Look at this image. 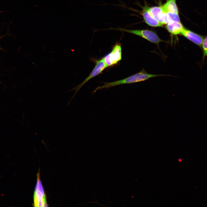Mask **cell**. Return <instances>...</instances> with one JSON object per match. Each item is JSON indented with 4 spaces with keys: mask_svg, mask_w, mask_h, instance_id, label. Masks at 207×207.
I'll return each instance as SVG.
<instances>
[{
    "mask_svg": "<svg viewBox=\"0 0 207 207\" xmlns=\"http://www.w3.org/2000/svg\"><path fill=\"white\" fill-rule=\"evenodd\" d=\"M163 74H156L149 73L143 69L139 72L124 79L111 82L104 83V84L98 86L93 92L94 94L97 90L103 89H108L110 87L125 84H129L140 82L147 80L151 78L163 76Z\"/></svg>",
    "mask_w": 207,
    "mask_h": 207,
    "instance_id": "cell-1",
    "label": "cell"
},
{
    "mask_svg": "<svg viewBox=\"0 0 207 207\" xmlns=\"http://www.w3.org/2000/svg\"><path fill=\"white\" fill-rule=\"evenodd\" d=\"M106 30H114L131 33L141 37L150 42L158 45L164 41L154 32L148 30H129L122 28H111Z\"/></svg>",
    "mask_w": 207,
    "mask_h": 207,
    "instance_id": "cell-2",
    "label": "cell"
},
{
    "mask_svg": "<svg viewBox=\"0 0 207 207\" xmlns=\"http://www.w3.org/2000/svg\"><path fill=\"white\" fill-rule=\"evenodd\" d=\"M95 66L88 76L79 85L68 91H75V93L71 100L68 102L67 106L69 104L78 92L85 84L93 78L101 73L105 68H107L103 57L99 60H95Z\"/></svg>",
    "mask_w": 207,
    "mask_h": 207,
    "instance_id": "cell-3",
    "label": "cell"
},
{
    "mask_svg": "<svg viewBox=\"0 0 207 207\" xmlns=\"http://www.w3.org/2000/svg\"><path fill=\"white\" fill-rule=\"evenodd\" d=\"M103 58L107 68L117 64L122 59L121 44L117 42L111 51Z\"/></svg>",
    "mask_w": 207,
    "mask_h": 207,
    "instance_id": "cell-4",
    "label": "cell"
},
{
    "mask_svg": "<svg viewBox=\"0 0 207 207\" xmlns=\"http://www.w3.org/2000/svg\"><path fill=\"white\" fill-rule=\"evenodd\" d=\"M38 173L33 195L34 205L35 207L47 206L46 195L40 179L39 174Z\"/></svg>",
    "mask_w": 207,
    "mask_h": 207,
    "instance_id": "cell-5",
    "label": "cell"
},
{
    "mask_svg": "<svg viewBox=\"0 0 207 207\" xmlns=\"http://www.w3.org/2000/svg\"><path fill=\"white\" fill-rule=\"evenodd\" d=\"M153 17L161 24H167L169 22L166 12L162 6L148 8Z\"/></svg>",
    "mask_w": 207,
    "mask_h": 207,
    "instance_id": "cell-6",
    "label": "cell"
},
{
    "mask_svg": "<svg viewBox=\"0 0 207 207\" xmlns=\"http://www.w3.org/2000/svg\"><path fill=\"white\" fill-rule=\"evenodd\" d=\"M180 34L198 46L201 47L202 42L204 38L203 36L185 28Z\"/></svg>",
    "mask_w": 207,
    "mask_h": 207,
    "instance_id": "cell-7",
    "label": "cell"
},
{
    "mask_svg": "<svg viewBox=\"0 0 207 207\" xmlns=\"http://www.w3.org/2000/svg\"><path fill=\"white\" fill-rule=\"evenodd\" d=\"M184 28L181 22L169 21L166 26V28L171 34L174 35L180 34Z\"/></svg>",
    "mask_w": 207,
    "mask_h": 207,
    "instance_id": "cell-8",
    "label": "cell"
},
{
    "mask_svg": "<svg viewBox=\"0 0 207 207\" xmlns=\"http://www.w3.org/2000/svg\"><path fill=\"white\" fill-rule=\"evenodd\" d=\"M142 14L145 22L149 26L154 27H162L163 26V25L161 24L153 17L148 8L143 9Z\"/></svg>",
    "mask_w": 207,
    "mask_h": 207,
    "instance_id": "cell-9",
    "label": "cell"
},
{
    "mask_svg": "<svg viewBox=\"0 0 207 207\" xmlns=\"http://www.w3.org/2000/svg\"><path fill=\"white\" fill-rule=\"evenodd\" d=\"M162 7L166 13H178L175 0H167Z\"/></svg>",
    "mask_w": 207,
    "mask_h": 207,
    "instance_id": "cell-10",
    "label": "cell"
},
{
    "mask_svg": "<svg viewBox=\"0 0 207 207\" xmlns=\"http://www.w3.org/2000/svg\"><path fill=\"white\" fill-rule=\"evenodd\" d=\"M169 21L180 22L179 13H166Z\"/></svg>",
    "mask_w": 207,
    "mask_h": 207,
    "instance_id": "cell-11",
    "label": "cell"
},
{
    "mask_svg": "<svg viewBox=\"0 0 207 207\" xmlns=\"http://www.w3.org/2000/svg\"><path fill=\"white\" fill-rule=\"evenodd\" d=\"M201 46L203 52V58L207 56V36L204 38Z\"/></svg>",
    "mask_w": 207,
    "mask_h": 207,
    "instance_id": "cell-12",
    "label": "cell"
}]
</instances>
